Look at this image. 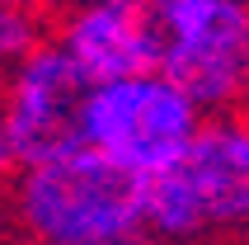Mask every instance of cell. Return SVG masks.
<instances>
[{"label":"cell","mask_w":249,"mask_h":245,"mask_svg":"<svg viewBox=\"0 0 249 245\" xmlns=\"http://www.w3.org/2000/svg\"><path fill=\"white\" fill-rule=\"evenodd\" d=\"M5 203L28 245H141L151 236L146 179L118 170L89 146L24 165Z\"/></svg>","instance_id":"obj_1"},{"label":"cell","mask_w":249,"mask_h":245,"mask_svg":"<svg viewBox=\"0 0 249 245\" xmlns=\"http://www.w3.org/2000/svg\"><path fill=\"white\" fill-rule=\"evenodd\" d=\"M146 226L165 245L249 241V109L207 113L193 146L146 179Z\"/></svg>","instance_id":"obj_2"},{"label":"cell","mask_w":249,"mask_h":245,"mask_svg":"<svg viewBox=\"0 0 249 245\" xmlns=\"http://www.w3.org/2000/svg\"><path fill=\"white\" fill-rule=\"evenodd\" d=\"M207 109L165 71L94 85L85 104V146L137 179H155L193 146Z\"/></svg>","instance_id":"obj_3"},{"label":"cell","mask_w":249,"mask_h":245,"mask_svg":"<svg viewBox=\"0 0 249 245\" xmlns=\"http://www.w3.org/2000/svg\"><path fill=\"white\" fill-rule=\"evenodd\" d=\"M160 71L207 113L245 109L249 95V0H151Z\"/></svg>","instance_id":"obj_4"},{"label":"cell","mask_w":249,"mask_h":245,"mask_svg":"<svg viewBox=\"0 0 249 245\" xmlns=\"http://www.w3.org/2000/svg\"><path fill=\"white\" fill-rule=\"evenodd\" d=\"M5 109H10L19 161L38 165L52 156L85 146V104L94 85L80 76V66L61 52V42L47 38L0 81Z\"/></svg>","instance_id":"obj_5"},{"label":"cell","mask_w":249,"mask_h":245,"mask_svg":"<svg viewBox=\"0 0 249 245\" xmlns=\"http://www.w3.org/2000/svg\"><path fill=\"white\" fill-rule=\"evenodd\" d=\"M52 38L89 85H113L160 71V33L151 0H75Z\"/></svg>","instance_id":"obj_6"},{"label":"cell","mask_w":249,"mask_h":245,"mask_svg":"<svg viewBox=\"0 0 249 245\" xmlns=\"http://www.w3.org/2000/svg\"><path fill=\"white\" fill-rule=\"evenodd\" d=\"M38 42H47V33H42V19H33V14L24 10H10V5H0V81L10 76L19 61H24Z\"/></svg>","instance_id":"obj_7"},{"label":"cell","mask_w":249,"mask_h":245,"mask_svg":"<svg viewBox=\"0 0 249 245\" xmlns=\"http://www.w3.org/2000/svg\"><path fill=\"white\" fill-rule=\"evenodd\" d=\"M19 170H24V161H19V146H14L10 109H5V90H0V184H14Z\"/></svg>","instance_id":"obj_8"},{"label":"cell","mask_w":249,"mask_h":245,"mask_svg":"<svg viewBox=\"0 0 249 245\" xmlns=\"http://www.w3.org/2000/svg\"><path fill=\"white\" fill-rule=\"evenodd\" d=\"M0 5H10V10H24V14H33V19H61V14L75 5V0H0Z\"/></svg>","instance_id":"obj_9"},{"label":"cell","mask_w":249,"mask_h":245,"mask_svg":"<svg viewBox=\"0 0 249 245\" xmlns=\"http://www.w3.org/2000/svg\"><path fill=\"white\" fill-rule=\"evenodd\" d=\"M10 226H14V222H10V203H0V245H5V236H10Z\"/></svg>","instance_id":"obj_10"},{"label":"cell","mask_w":249,"mask_h":245,"mask_svg":"<svg viewBox=\"0 0 249 245\" xmlns=\"http://www.w3.org/2000/svg\"><path fill=\"white\" fill-rule=\"evenodd\" d=\"M245 109H249V95H245Z\"/></svg>","instance_id":"obj_11"},{"label":"cell","mask_w":249,"mask_h":245,"mask_svg":"<svg viewBox=\"0 0 249 245\" xmlns=\"http://www.w3.org/2000/svg\"><path fill=\"white\" fill-rule=\"evenodd\" d=\"M245 245H249V241H245Z\"/></svg>","instance_id":"obj_12"}]
</instances>
